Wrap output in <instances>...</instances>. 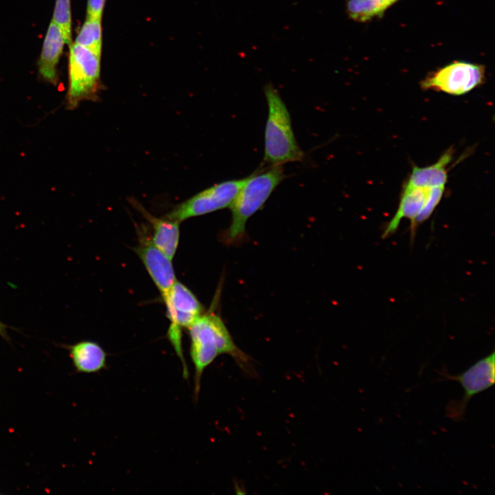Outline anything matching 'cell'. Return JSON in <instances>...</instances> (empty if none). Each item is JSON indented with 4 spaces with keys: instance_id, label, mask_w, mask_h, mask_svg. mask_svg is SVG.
I'll use <instances>...</instances> for the list:
<instances>
[{
    "instance_id": "9c48e42d",
    "label": "cell",
    "mask_w": 495,
    "mask_h": 495,
    "mask_svg": "<svg viewBox=\"0 0 495 495\" xmlns=\"http://www.w3.org/2000/svg\"><path fill=\"white\" fill-rule=\"evenodd\" d=\"M134 251L164 298L177 280L172 260L160 250L151 236H147L144 232L139 234V243Z\"/></svg>"
},
{
    "instance_id": "9a60e30c",
    "label": "cell",
    "mask_w": 495,
    "mask_h": 495,
    "mask_svg": "<svg viewBox=\"0 0 495 495\" xmlns=\"http://www.w3.org/2000/svg\"><path fill=\"white\" fill-rule=\"evenodd\" d=\"M398 0H347L346 12L353 21L366 22L381 16Z\"/></svg>"
},
{
    "instance_id": "ac0fdd59",
    "label": "cell",
    "mask_w": 495,
    "mask_h": 495,
    "mask_svg": "<svg viewBox=\"0 0 495 495\" xmlns=\"http://www.w3.org/2000/svg\"><path fill=\"white\" fill-rule=\"evenodd\" d=\"M52 21L62 30L65 43L70 45L72 38L70 0H56Z\"/></svg>"
},
{
    "instance_id": "8992f818",
    "label": "cell",
    "mask_w": 495,
    "mask_h": 495,
    "mask_svg": "<svg viewBox=\"0 0 495 495\" xmlns=\"http://www.w3.org/2000/svg\"><path fill=\"white\" fill-rule=\"evenodd\" d=\"M485 78L484 65L455 60L428 73L421 81L420 86L424 90L461 96L481 86Z\"/></svg>"
},
{
    "instance_id": "ba28073f",
    "label": "cell",
    "mask_w": 495,
    "mask_h": 495,
    "mask_svg": "<svg viewBox=\"0 0 495 495\" xmlns=\"http://www.w3.org/2000/svg\"><path fill=\"white\" fill-rule=\"evenodd\" d=\"M246 177L215 184L177 205L164 217L181 222L187 219L229 208Z\"/></svg>"
},
{
    "instance_id": "4fadbf2b",
    "label": "cell",
    "mask_w": 495,
    "mask_h": 495,
    "mask_svg": "<svg viewBox=\"0 0 495 495\" xmlns=\"http://www.w3.org/2000/svg\"><path fill=\"white\" fill-rule=\"evenodd\" d=\"M428 189L406 184L403 186L397 210L384 230L383 238L394 234L403 219H409L412 224L424 207Z\"/></svg>"
},
{
    "instance_id": "277c9868",
    "label": "cell",
    "mask_w": 495,
    "mask_h": 495,
    "mask_svg": "<svg viewBox=\"0 0 495 495\" xmlns=\"http://www.w3.org/2000/svg\"><path fill=\"white\" fill-rule=\"evenodd\" d=\"M100 56L76 43L70 46L68 65L69 85L66 107L76 109L85 100L96 101L100 89Z\"/></svg>"
},
{
    "instance_id": "8fae6325",
    "label": "cell",
    "mask_w": 495,
    "mask_h": 495,
    "mask_svg": "<svg viewBox=\"0 0 495 495\" xmlns=\"http://www.w3.org/2000/svg\"><path fill=\"white\" fill-rule=\"evenodd\" d=\"M65 43L62 30L52 21L46 33L38 60V72L45 80L54 85L58 82L56 67Z\"/></svg>"
},
{
    "instance_id": "5bb4252c",
    "label": "cell",
    "mask_w": 495,
    "mask_h": 495,
    "mask_svg": "<svg viewBox=\"0 0 495 495\" xmlns=\"http://www.w3.org/2000/svg\"><path fill=\"white\" fill-rule=\"evenodd\" d=\"M453 155L454 150L450 148L434 164L424 167L414 166L405 184L424 188L445 186L448 177L447 168Z\"/></svg>"
},
{
    "instance_id": "d6986e66",
    "label": "cell",
    "mask_w": 495,
    "mask_h": 495,
    "mask_svg": "<svg viewBox=\"0 0 495 495\" xmlns=\"http://www.w3.org/2000/svg\"><path fill=\"white\" fill-rule=\"evenodd\" d=\"M104 1L105 0H88L87 16L101 19Z\"/></svg>"
},
{
    "instance_id": "7a4b0ae2",
    "label": "cell",
    "mask_w": 495,
    "mask_h": 495,
    "mask_svg": "<svg viewBox=\"0 0 495 495\" xmlns=\"http://www.w3.org/2000/svg\"><path fill=\"white\" fill-rule=\"evenodd\" d=\"M264 94L267 104V117L265 128L263 165L276 166L302 162L305 154L296 140L289 112L279 91L269 83L264 87Z\"/></svg>"
},
{
    "instance_id": "52a82bcc",
    "label": "cell",
    "mask_w": 495,
    "mask_h": 495,
    "mask_svg": "<svg viewBox=\"0 0 495 495\" xmlns=\"http://www.w3.org/2000/svg\"><path fill=\"white\" fill-rule=\"evenodd\" d=\"M439 373L443 377L441 380L458 382L463 389L462 398L450 401L446 407V417L459 421L464 417L470 400L494 384V352L480 359L459 375H450L446 368H443Z\"/></svg>"
},
{
    "instance_id": "e0dca14e",
    "label": "cell",
    "mask_w": 495,
    "mask_h": 495,
    "mask_svg": "<svg viewBox=\"0 0 495 495\" xmlns=\"http://www.w3.org/2000/svg\"><path fill=\"white\" fill-rule=\"evenodd\" d=\"M444 191L445 186L429 188L424 207L412 224L410 226L411 237L414 236L417 226L426 221L432 214L434 210L441 201Z\"/></svg>"
},
{
    "instance_id": "5b68a950",
    "label": "cell",
    "mask_w": 495,
    "mask_h": 495,
    "mask_svg": "<svg viewBox=\"0 0 495 495\" xmlns=\"http://www.w3.org/2000/svg\"><path fill=\"white\" fill-rule=\"evenodd\" d=\"M170 324L168 338L184 366V375L188 374L182 344V329L188 328L204 313L201 303L195 295L177 280L163 298Z\"/></svg>"
},
{
    "instance_id": "2e32d148",
    "label": "cell",
    "mask_w": 495,
    "mask_h": 495,
    "mask_svg": "<svg viewBox=\"0 0 495 495\" xmlns=\"http://www.w3.org/2000/svg\"><path fill=\"white\" fill-rule=\"evenodd\" d=\"M75 43L87 47L100 56L102 47L101 19L87 16Z\"/></svg>"
},
{
    "instance_id": "7c38bea8",
    "label": "cell",
    "mask_w": 495,
    "mask_h": 495,
    "mask_svg": "<svg viewBox=\"0 0 495 495\" xmlns=\"http://www.w3.org/2000/svg\"><path fill=\"white\" fill-rule=\"evenodd\" d=\"M69 351L76 372L95 373L107 368V354L96 342L82 340L74 344L65 345Z\"/></svg>"
},
{
    "instance_id": "30bf717a",
    "label": "cell",
    "mask_w": 495,
    "mask_h": 495,
    "mask_svg": "<svg viewBox=\"0 0 495 495\" xmlns=\"http://www.w3.org/2000/svg\"><path fill=\"white\" fill-rule=\"evenodd\" d=\"M133 204L151 225L153 232L151 239L153 244L172 260L179 244V222L164 217L157 218L146 211L140 204Z\"/></svg>"
},
{
    "instance_id": "ffe728a7",
    "label": "cell",
    "mask_w": 495,
    "mask_h": 495,
    "mask_svg": "<svg viewBox=\"0 0 495 495\" xmlns=\"http://www.w3.org/2000/svg\"><path fill=\"white\" fill-rule=\"evenodd\" d=\"M0 336L6 339V340H9V337L7 333V327L6 325L3 323L0 320Z\"/></svg>"
},
{
    "instance_id": "3957f363",
    "label": "cell",
    "mask_w": 495,
    "mask_h": 495,
    "mask_svg": "<svg viewBox=\"0 0 495 495\" xmlns=\"http://www.w3.org/2000/svg\"><path fill=\"white\" fill-rule=\"evenodd\" d=\"M285 178L282 166H267L247 177L229 207L232 217L223 235L226 243L232 244L242 239L249 219L264 206Z\"/></svg>"
},
{
    "instance_id": "6da1fadb",
    "label": "cell",
    "mask_w": 495,
    "mask_h": 495,
    "mask_svg": "<svg viewBox=\"0 0 495 495\" xmlns=\"http://www.w3.org/2000/svg\"><path fill=\"white\" fill-rule=\"evenodd\" d=\"M190 354L194 365V397H199L205 369L220 355L231 356L242 371L257 375L253 359L234 342L221 318L213 311L203 313L188 327Z\"/></svg>"
}]
</instances>
